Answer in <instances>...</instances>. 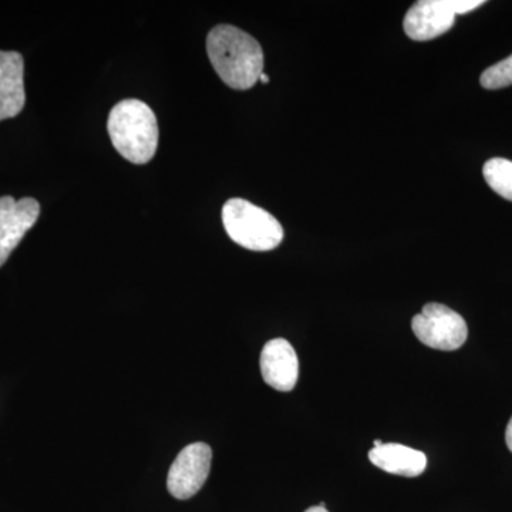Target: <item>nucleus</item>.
<instances>
[{"instance_id":"9d476101","label":"nucleus","mask_w":512,"mask_h":512,"mask_svg":"<svg viewBox=\"0 0 512 512\" xmlns=\"http://www.w3.org/2000/svg\"><path fill=\"white\" fill-rule=\"evenodd\" d=\"M369 460L373 466L394 476L417 477L423 474L427 467L426 454L396 443L373 448L370 450Z\"/></svg>"},{"instance_id":"1a4fd4ad","label":"nucleus","mask_w":512,"mask_h":512,"mask_svg":"<svg viewBox=\"0 0 512 512\" xmlns=\"http://www.w3.org/2000/svg\"><path fill=\"white\" fill-rule=\"evenodd\" d=\"M25 63L18 52L0 50V121L22 113L26 103Z\"/></svg>"},{"instance_id":"7ed1b4c3","label":"nucleus","mask_w":512,"mask_h":512,"mask_svg":"<svg viewBox=\"0 0 512 512\" xmlns=\"http://www.w3.org/2000/svg\"><path fill=\"white\" fill-rule=\"evenodd\" d=\"M222 222L229 238L249 251H272L279 247L285 235L274 215L242 198L225 202Z\"/></svg>"},{"instance_id":"39448f33","label":"nucleus","mask_w":512,"mask_h":512,"mask_svg":"<svg viewBox=\"0 0 512 512\" xmlns=\"http://www.w3.org/2000/svg\"><path fill=\"white\" fill-rule=\"evenodd\" d=\"M212 450L208 444L194 443L183 448L168 471L167 488L177 500H190L210 476Z\"/></svg>"},{"instance_id":"f03ea898","label":"nucleus","mask_w":512,"mask_h":512,"mask_svg":"<svg viewBox=\"0 0 512 512\" xmlns=\"http://www.w3.org/2000/svg\"><path fill=\"white\" fill-rule=\"evenodd\" d=\"M107 131L121 157L133 164H147L156 156L158 121L144 101L128 99L111 109Z\"/></svg>"},{"instance_id":"f8f14e48","label":"nucleus","mask_w":512,"mask_h":512,"mask_svg":"<svg viewBox=\"0 0 512 512\" xmlns=\"http://www.w3.org/2000/svg\"><path fill=\"white\" fill-rule=\"evenodd\" d=\"M481 86L488 90L512 86V55L488 67L480 77Z\"/></svg>"},{"instance_id":"6e6552de","label":"nucleus","mask_w":512,"mask_h":512,"mask_svg":"<svg viewBox=\"0 0 512 512\" xmlns=\"http://www.w3.org/2000/svg\"><path fill=\"white\" fill-rule=\"evenodd\" d=\"M261 372L265 383L278 392H291L298 383L299 360L285 339L269 340L261 353Z\"/></svg>"},{"instance_id":"f257e3e1","label":"nucleus","mask_w":512,"mask_h":512,"mask_svg":"<svg viewBox=\"0 0 512 512\" xmlns=\"http://www.w3.org/2000/svg\"><path fill=\"white\" fill-rule=\"evenodd\" d=\"M207 53L215 72L231 89H252L264 73V52L258 40L235 26L211 29Z\"/></svg>"},{"instance_id":"2eb2a0df","label":"nucleus","mask_w":512,"mask_h":512,"mask_svg":"<svg viewBox=\"0 0 512 512\" xmlns=\"http://www.w3.org/2000/svg\"><path fill=\"white\" fill-rule=\"evenodd\" d=\"M259 80H261L262 83H269L268 74L262 73L261 77H259Z\"/></svg>"},{"instance_id":"423d86ee","label":"nucleus","mask_w":512,"mask_h":512,"mask_svg":"<svg viewBox=\"0 0 512 512\" xmlns=\"http://www.w3.org/2000/svg\"><path fill=\"white\" fill-rule=\"evenodd\" d=\"M40 204L35 198L0 197V268L8 261L30 229L39 220Z\"/></svg>"},{"instance_id":"dca6fc26","label":"nucleus","mask_w":512,"mask_h":512,"mask_svg":"<svg viewBox=\"0 0 512 512\" xmlns=\"http://www.w3.org/2000/svg\"><path fill=\"white\" fill-rule=\"evenodd\" d=\"M384 443H382V441L380 440H375V447H380V446H383Z\"/></svg>"},{"instance_id":"20e7f679","label":"nucleus","mask_w":512,"mask_h":512,"mask_svg":"<svg viewBox=\"0 0 512 512\" xmlns=\"http://www.w3.org/2000/svg\"><path fill=\"white\" fill-rule=\"evenodd\" d=\"M412 328L423 345L446 352L460 349L468 336L463 316L441 303H427L423 311L414 316Z\"/></svg>"},{"instance_id":"4468645a","label":"nucleus","mask_w":512,"mask_h":512,"mask_svg":"<svg viewBox=\"0 0 512 512\" xmlns=\"http://www.w3.org/2000/svg\"><path fill=\"white\" fill-rule=\"evenodd\" d=\"M305 512H329V511L326 510L325 504H322V505H318V507L308 508V510H306Z\"/></svg>"},{"instance_id":"0eeeda50","label":"nucleus","mask_w":512,"mask_h":512,"mask_svg":"<svg viewBox=\"0 0 512 512\" xmlns=\"http://www.w3.org/2000/svg\"><path fill=\"white\" fill-rule=\"evenodd\" d=\"M456 16L453 0H420L406 13L404 32L416 42H427L453 28Z\"/></svg>"},{"instance_id":"9b49d317","label":"nucleus","mask_w":512,"mask_h":512,"mask_svg":"<svg viewBox=\"0 0 512 512\" xmlns=\"http://www.w3.org/2000/svg\"><path fill=\"white\" fill-rule=\"evenodd\" d=\"M483 174L491 190L504 200L512 201V161L507 158H491L484 164Z\"/></svg>"},{"instance_id":"ddd939ff","label":"nucleus","mask_w":512,"mask_h":512,"mask_svg":"<svg viewBox=\"0 0 512 512\" xmlns=\"http://www.w3.org/2000/svg\"><path fill=\"white\" fill-rule=\"evenodd\" d=\"M505 441H507V446L512 453V417L510 423H508L507 431H505Z\"/></svg>"}]
</instances>
